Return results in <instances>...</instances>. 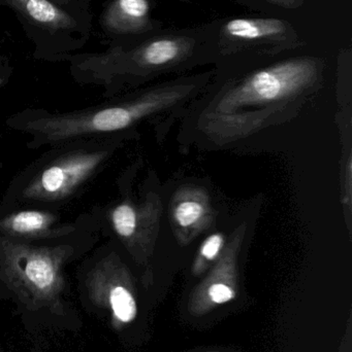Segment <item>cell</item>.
Segmentation results:
<instances>
[{
  "instance_id": "cell-1",
  "label": "cell",
  "mask_w": 352,
  "mask_h": 352,
  "mask_svg": "<svg viewBox=\"0 0 352 352\" xmlns=\"http://www.w3.org/2000/svg\"><path fill=\"white\" fill-rule=\"evenodd\" d=\"M194 88V84L175 85L150 91L120 102L109 103L65 113L25 111L8 120L10 128L30 135L29 146L48 144L115 133L163 107L173 104Z\"/></svg>"
},
{
  "instance_id": "cell-2",
  "label": "cell",
  "mask_w": 352,
  "mask_h": 352,
  "mask_svg": "<svg viewBox=\"0 0 352 352\" xmlns=\"http://www.w3.org/2000/svg\"><path fill=\"white\" fill-rule=\"evenodd\" d=\"M202 43L200 32L161 35L132 49L116 47L101 54L74 56L72 69L79 82L105 87V94H112L123 82L187 61Z\"/></svg>"
},
{
  "instance_id": "cell-3",
  "label": "cell",
  "mask_w": 352,
  "mask_h": 352,
  "mask_svg": "<svg viewBox=\"0 0 352 352\" xmlns=\"http://www.w3.org/2000/svg\"><path fill=\"white\" fill-rule=\"evenodd\" d=\"M318 58L284 60L258 70L231 87L219 99L220 111L247 107H267L285 102L316 84L322 74Z\"/></svg>"
},
{
  "instance_id": "cell-4",
  "label": "cell",
  "mask_w": 352,
  "mask_h": 352,
  "mask_svg": "<svg viewBox=\"0 0 352 352\" xmlns=\"http://www.w3.org/2000/svg\"><path fill=\"white\" fill-rule=\"evenodd\" d=\"M72 250L70 245L34 246L0 237V265L4 275L17 287L48 296L59 291L62 264Z\"/></svg>"
},
{
  "instance_id": "cell-5",
  "label": "cell",
  "mask_w": 352,
  "mask_h": 352,
  "mask_svg": "<svg viewBox=\"0 0 352 352\" xmlns=\"http://www.w3.org/2000/svg\"><path fill=\"white\" fill-rule=\"evenodd\" d=\"M109 148H80L66 153L37 171L21 192L24 200L54 202L74 194L107 161Z\"/></svg>"
},
{
  "instance_id": "cell-6",
  "label": "cell",
  "mask_w": 352,
  "mask_h": 352,
  "mask_svg": "<svg viewBox=\"0 0 352 352\" xmlns=\"http://www.w3.org/2000/svg\"><path fill=\"white\" fill-rule=\"evenodd\" d=\"M217 45L225 55L256 51L276 54L302 45L295 27L277 18H235L221 26Z\"/></svg>"
},
{
  "instance_id": "cell-7",
  "label": "cell",
  "mask_w": 352,
  "mask_h": 352,
  "mask_svg": "<svg viewBox=\"0 0 352 352\" xmlns=\"http://www.w3.org/2000/svg\"><path fill=\"white\" fill-rule=\"evenodd\" d=\"M156 208L152 202L122 201L110 211L112 229L130 250H138L148 244L156 223Z\"/></svg>"
},
{
  "instance_id": "cell-8",
  "label": "cell",
  "mask_w": 352,
  "mask_h": 352,
  "mask_svg": "<svg viewBox=\"0 0 352 352\" xmlns=\"http://www.w3.org/2000/svg\"><path fill=\"white\" fill-rule=\"evenodd\" d=\"M76 230L72 225L60 223L54 213L43 210H20L0 219V237L6 239H53L70 235Z\"/></svg>"
},
{
  "instance_id": "cell-9",
  "label": "cell",
  "mask_w": 352,
  "mask_h": 352,
  "mask_svg": "<svg viewBox=\"0 0 352 352\" xmlns=\"http://www.w3.org/2000/svg\"><path fill=\"white\" fill-rule=\"evenodd\" d=\"M107 34L136 35L161 27L151 16L150 0H111L101 16Z\"/></svg>"
},
{
  "instance_id": "cell-10",
  "label": "cell",
  "mask_w": 352,
  "mask_h": 352,
  "mask_svg": "<svg viewBox=\"0 0 352 352\" xmlns=\"http://www.w3.org/2000/svg\"><path fill=\"white\" fill-rule=\"evenodd\" d=\"M172 221L182 237H194L212 221V209L206 192L185 188L176 194L172 204Z\"/></svg>"
},
{
  "instance_id": "cell-11",
  "label": "cell",
  "mask_w": 352,
  "mask_h": 352,
  "mask_svg": "<svg viewBox=\"0 0 352 352\" xmlns=\"http://www.w3.org/2000/svg\"><path fill=\"white\" fill-rule=\"evenodd\" d=\"M37 26L49 31H68L76 27L72 14L52 0H0Z\"/></svg>"
},
{
  "instance_id": "cell-12",
  "label": "cell",
  "mask_w": 352,
  "mask_h": 352,
  "mask_svg": "<svg viewBox=\"0 0 352 352\" xmlns=\"http://www.w3.org/2000/svg\"><path fill=\"white\" fill-rule=\"evenodd\" d=\"M110 287V303L114 314L121 322H132L136 316V304L132 294L121 285L112 283Z\"/></svg>"
},
{
  "instance_id": "cell-13",
  "label": "cell",
  "mask_w": 352,
  "mask_h": 352,
  "mask_svg": "<svg viewBox=\"0 0 352 352\" xmlns=\"http://www.w3.org/2000/svg\"><path fill=\"white\" fill-rule=\"evenodd\" d=\"M225 234L214 233L206 238L198 250V262H212L220 256L227 243Z\"/></svg>"
},
{
  "instance_id": "cell-14",
  "label": "cell",
  "mask_w": 352,
  "mask_h": 352,
  "mask_svg": "<svg viewBox=\"0 0 352 352\" xmlns=\"http://www.w3.org/2000/svg\"><path fill=\"white\" fill-rule=\"evenodd\" d=\"M209 295L215 303L222 304L235 298V292L225 283H213L209 289Z\"/></svg>"
},
{
  "instance_id": "cell-15",
  "label": "cell",
  "mask_w": 352,
  "mask_h": 352,
  "mask_svg": "<svg viewBox=\"0 0 352 352\" xmlns=\"http://www.w3.org/2000/svg\"><path fill=\"white\" fill-rule=\"evenodd\" d=\"M268 1L281 6V8H291L293 10V8H301L305 0H268Z\"/></svg>"
},
{
  "instance_id": "cell-16",
  "label": "cell",
  "mask_w": 352,
  "mask_h": 352,
  "mask_svg": "<svg viewBox=\"0 0 352 352\" xmlns=\"http://www.w3.org/2000/svg\"><path fill=\"white\" fill-rule=\"evenodd\" d=\"M52 1L53 2H55V3H57V4H64V3H66V2L68 1V0H52Z\"/></svg>"
},
{
  "instance_id": "cell-17",
  "label": "cell",
  "mask_w": 352,
  "mask_h": 352,
  "mask_svg": "<svg viewBox=\"0 0 352 352\" xmlns=\"http://www.w3.org/2000/svg\"><path fill=\"white\" fill-rule=\"evenodd\" d=\"M178 1H181V2H189L190 0H178Z\"/></svg>"
}]
</instances>
